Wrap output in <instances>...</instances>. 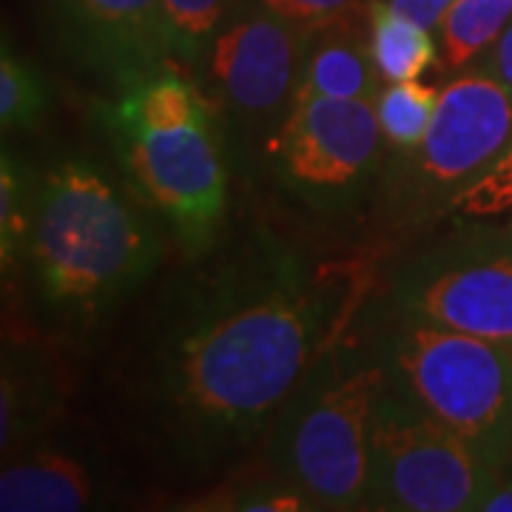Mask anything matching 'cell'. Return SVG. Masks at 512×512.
Masks as SVG:
<instances>
[{"label":"cell","mask_w":512,"mask_h":512,"mask_svg":"<svg viewBox=\"0 0 512 512\" xmlns=\"http://www.w3.org/2000/svg\"><path fill=\"white\" fill-rule=\"evenodd\" d=\"M211 251L165 293L137 365L148 430L191 470H214L271 430L342 311L339 285L271 234Z\"/></svg>","instance_id":"1"},{"label":"cell","mask_w":512,"mask_h":512,"mask_svg":"<svg viewBox=\"0 0 512 512\" xmlns=\"http://www.w3.org/2000/svg\"><path fill=\"white\" fill-rule=\"evenodd\" d=\"M151 208L103 165L72 157L37 177L23 268L40 305L89 325L120 305L163 259Z\"/></svg>","instance_id":"2"},{"label":"cell","mask_w":512,"mask_h":512,"mask_svg":"<svg viewBox=\"0 0 512 512\" xmlns=\"http://www.w3.org/2000/svg\"><path fill=\"white\" fill-rule=\"evenodd\" d=\"M384 390L373 350L333 339L268 430L274 473L313 510H367L370 424Z\"/></svg>","instance_id":"3"},{"label":"cell","mask_w":512,"mask_h":512,"mask_svg":"<svg viewBox=\"0 0 512 512\" xmlns=\"http://www.w3.org/2000/svg\"><path fill=\"white\" fill-rule=\"evenodd\" d=\"M376 353L384 387L510 467L512 345L393 316Z\"/></svg>","instance_id":"4"},{"label":"cell","mask_w":512,"mask_h":512,"mask_svg":"<svg viewBox=\"0 0 512 512\" xmlns=\"http://www.w3.org/2000/svg\"><path fill=\"white\" fill-rule=\"evenodd\" d=\"M512 143V92L481 69L456 74L439 94L419 146L390 151L379 183L390 217L424 222L450 214L456 197Z\"/></svg>","instance_id":"5"},{"label":"cell","mask_w":512,"mask_h":512,"mask_svg":"<svg viewBox=\"0 0 512 512\" xmlns=\"http://www.w3.org/2000/svg\"><path fill=\"white\" fill-rule=\"evenodd\" d=\"M498 473L493 458L384 387L370 424L367 510H478Z\"/></svg>","instance_id":"6"},{"label":"cell","mask_w":512,"mask_h":512,"mask_svg":"<svg viewBox=\"0 0 512 512\" xmlns=\"http://www.w3.org/2000/svg\"><path fill=\"white\" fill-rule=\"evenodd\" d=\"M384 146L376 100L299 94L265 160L293 200L333 214L353 208L373 188Z\"/></svg>","instance_id":"7"},{"label":"cell","mask_w":512,"mask_h":512,"mask_svg":"<svg viewBox=\"0 0 512 512\" xmlns=\"http://www.w3.org/2000/svg\"><path fill=\"white\" fill-rule=\"evenodd\" d=\"M305 46L308 32L242 0L197 66L214 111L231 120L242 140L259 143L262 154L296 103Z\"/></svg>","instance_id":"8"},{"label":"cell","mask_w":512,"mask_h":512,"mask_svg":"<svg viewBox=\"0 0 512 512\" xmlns=\"http://www.w3.org/2000/svg\"><path fill=\"white\" fill-rule=\"evenodd\" d=\"M109 134L131 191L188 254L211 251L228 214V157L217 123L171 131L109 128Z\"/></svg>","instance_id":"9"},{"label":"cell","mask_w":512,"mask_h":512,"mask_svg":"<svg viewBox=\"0 0 512 512\" xmlns=\"http://www.w3.org/2000/svg\"><path fill=\"white\" fill-rule=\"evenodd\" d=\"M387 305L399 319L512 345V231L410 259L390 279Z\"/></svg>","instance_id":"10"},{"label":"cell","mask_w":512,"mask_h":512,"mask_svg":"<svg viewBox=\"0 0 512 512\" xmlns=\"http://www.w3.org/2000/svg\"><path fill=\"white\" fill-rule=\"evenodd\" d=\"M74 57L123 94L177 63L163 0H52Z\"/></svg>","instance_id":"11"},{"label":"cell","mask_w":512,"mask_h":512,"mask_svg":"<svg viewBox=\"0 0 512 512\" xmlns=\"http://www.w3.org/2000/svg\"><path fill=\"white\" fill-rule=\"evenodd\" d=\"M97 498V478L89 464L66 450H35L9 461L0 473L3 512H77Z\"/></svg>","instance_id":"12"},{"label":"cell","mask_w":512,"mask_h":512,"mask_svg":"<svg viewBox=\"0 0 512 512\" xmlns=\"http://www.w3.org/2000/svg\"><path fill=\"white\" fill-rule=\"evenodd\" d=\"M362 23L325 26L308 35L299 94L330 100H376L382 92V74L376 69Z\"/></svg>","instance_id":"13"},{"label":"cell","mask_w":512,"mask_h":512,"mask_svg":"<svg viewBox=\"0 0 512 512\" xmlns=\"http://www.w3.org/2000/svg\"><path fill=\"white\" fill-rule=\"evenodd\" d=\"M211 100L188 77L168 69L148 77L117 97V103L103 106L106 128H131V131H171V128L205 126L217 123Z\"/></svg>","instance_id":"14"},{"label":"cell","mask_w":512,"mask_h":512,"mask_svg":"<svg viewBox=\"0 0 512 512\" xmlns=\"http://www.w3.org/2000/svg\"><path fill=\"white\" fill-rule=\"evenodd\" d=\"M367 46L382 83L419 80L433 63H439L433 32L393 12L382 0H367Z\"/></svg>","instance_id":"15"},{"label":"cell","mask_w":512,"mask_h":512,"mask_svg":"<svg viewBox=\"0 0 512 512\" xmlns=\"http://www.w3.org/2000/svg\"><path fill=\"white\" fill-rule=\"evenodd\" d=\"M512 23V0H458L439 26V63L444 72L473 69Z\"/></svg>","instance_id":"16"},{"label":"cell","mask_w":512,"mask_h":512,"mask_svg":"<svg viewBox=\"0 0 512 512\" xmlns=\"http://www.w3.org/2000/svg\"><path fill=\"white\" fill-rule=\"evenodd\" d=\"M52 416V387L35 370V362L3 356L0 382V450L3 458L15 456L23 444L35 439L37 430Z\"/></svg>","instance_id":"17"},{"label":"cell","mask_w":512,"mask_h":512,"mask_svg":"<svg viewBox=\"0 0 512 512\" xmlns=\"http://www.w3.org/2000/svg\"><path fill=\"white\" fill-rule=\"evenodd\" d=\"M37 177L20 157L3 148L0 157V262L3 274H18L35 220Z\"/></svg>","instance_id":"18"},{"label":"cell","mask_w":512,"mask_h":512,"mask_svg":"<svg viewBox=\"0 0 512 512\" xmlns=\"http://www.w3.org/2000/svg\"><path fill=\"white\" fill-rule=\"evenodd\" d=\"M439 94L441 89L424 86L419 80L384 83L382 92L376 94V117L382 126L387 151L419 146L421 137L433 123Z\"/></svg>","instance_id":"19"},{"label":"cell","mask_w":512,"mask_h":512,"mask_svg":"<svg viewBox=\"0 0 512 512\" xmlns=\"http://www.w3.org/2000/svg\"><path fill=\"white\" fill-rule=\"evenodd\" d=\"M239 3L242 0H163L168 40L180 66H200L217 32L237 12Z\"/></svg>","instance_id":"20"},{"label":"cell","mask_w":512,"mask_h":512,"mask_svg":"<svg viewBox=\"0 0 512 512\" xmlns=\"http://www.w3.org/2000/svg\"><path fill=\"white\" fill-rule=\"evenodd\" d=\"M49 86L43 74L29 60L12 52L3 43L0 55V126L6 134L12 131H32L43 123L49 111Z\"/></svg>","instance_id":"21"},{"label":"cell","mask_w":512,"mask_h":512,"mask_svg":"<svg viewBox=\"0 0 512 512\" xmlns=\"http://www.w3.org/2000/svg\"><path fill=\"white\" fill-rule=\"evenodd\" d=\"M450 214L461 220H495L512 214V143L501 160L481 174L470 188H464L453 202Z\"/></svg>","instance_id":"22"},{"label":"cell","mask_w":512,"mask_h":512,"mask_svg":"<svg viewBox=\"0 0 512 512\" xmlns=\"http://www.w3.org/2000/svg\"><path fill=\"white\" fill-rule=\"evenodd\" d=\"M254 3L308 35L325 26L367 20V0H254Z\"/></svg>","instance_id":"23"},{"label":"cell","mask_w":512,"mask_h":512,"mask_svg":"<svg viewBox=\"0 0 512 512\" xmlns=\"http://www.w3.org/2000/svg\"><path fill=\"white\" fill-rule=\"evenodd\" d=\"M382 3H387L393 12H399L404 18L416 20L424 29L439 32V26L458 0H382Z\"/></svg>","instance_id":"24"},{"label":"cell","mask_w":512,"mask_h":512,"mask_svg":"<svg viewBox=\"0 0 512 512\" xmlns=\"http://www.w3.org/2000/svg\"><path fill=\"white\" fill-rule=\"evenodd\" d=\"M473 69L493 74L495 80H501L512 92V23L501 32V37L495 40V46L487 55L478 60Z\"/></svg>","instance_id":"25"},{"label":"cell","mask_w":512,"mask_h":512,"mask_svg":"<svg viewBox=\"0 0 512 512\" xmlns=\"http://www.w3.org/2000/svg\"><path fill=\"white\" fill-rule=\"evenodd\" d=\"M478 512H512V464L495 476L478 504Z\"/></svg>","instance_id":"26"},{"label":"cell","mask_w":512,"mask_h":512,"mask_svg":"<svg viewBox=\"0 0 512 512\" xmlns=\"http://www.w3.org/2000/svg\"><path fill=\"white\" fill-rule=\"evenodd\" d=\"M510 231H512V225H510Z\"/></svg>","instance_id":"27"}]
</instances>
